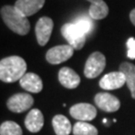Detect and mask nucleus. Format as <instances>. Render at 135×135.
Segmentation results:
<instances>
[{"mask_svg":"<svg viewBox=\"0 0 135 135\" xmlns=\"http://www.w3.org/2000/svg\"><path fill=\"white\" fill-rule=\"evenodd\" d=\"M33 97L28 93H17L7 100V107L12 112L21 113L28 110L33 105Z\"/></svg>","mask_w":135,"mask_h":135,"instance_id":"6","label":"nucleus"},{"mask_svg":"<svg viewBox=\"0 0 135 135\" xmlns=\"http://www.w3.org/2000/svg\"><path fill=\"white\" fill-rule=\"evenodd\" d=\"M74 23L77 25L85 34H88L93 28V24H92L91 20L86 16H80V17L76 18Z\"/></svg>","mask_w":135,"mask_h":135,"instance_id":"20","label":"nucleus"},{"mask_svg":"<svg viewBox=\"0 0 135 135\" xmlns=\"http://www.w3.org/2000/svg\"><path fill=\"white\" fill-rule=\"evenodd\" d=\"M70 115L79 121H90L97 115L96 108L89 103H78L70 108Z\"/></svg>","mask_w":135,"mask_h":135,"instance_id":"8","label":"nucleus"},{"mask_svg":"<svg viewBox=\"0 0 135 135\" xmlns=\"http://www.w3.org/2000/svg\"><path fill=\"white\" fill-rule=\"evenodd\" d=\"M119 71L125 75L126 84L130 90L132 98L135 99V65L128 62L122 63L119 67Z\"/></svg>","mask_w":135,"mask_h":135,"instance_id":"16","label":"nucleus"},{"mask_svg":"<svg viewBox=\"0 0 135 135\" xmlns=\"http://www.w3.org/2000/svg\"><path fill=\"white\" fill-rule=\"evenodd\" d=\"M94 101L97 106L105 112H115L120 108L119 99L114 95L106 92L96 94L94 97Z\"/></svg>","mask_w":135,"mask_h":135,"instance_id":"9","label":"nucleus"},{"mask_svg":"<svg viewBox=\"0 0 135 135\" xmlns=\"http://www.w3.org/2000/svg\"><path fill=\"white\" fill-rule=\"evenodd\" d=\"M129 17H130V21L132 22V24L135 26V8L134 9H132V11L130 12Z\"/></svg>","mask_w":135,"mask_h":135,"instance_id":"22","label":"nucleus"},{"mask_svg":"<svg viewBox=\"0 0 135 135\" xmlns=\"http://www.w3.org/2000/svg\"><path fill=\"white\" fill-rule=\"evenodd\" d=\"M72 132L74 135H97L98 130L95 126L87 123L85 121H78L73 127Z\"/></svg>","mask_w":135,"mask_h":135,"instance_id":"18","label":"nucleus"},{"mask_svg":"<svg viewBox=\"0 0 135 135\" xmlns=\"http://www.w3.org/2000/svg\"><path fill=\"white\" fill-rule=\"evenodd\" d=\"M74 50L69 44L54 46L46 52V60L50 64H60L72 57Z\"/></svg>","mask_w":135,"mask_h":135,"instance_id":"5","label":"nucleus"},{"mask_svg":"<svg viewBox=\"0 0 135 135\" xmlns=\"http://www.w3.org/2000/svg\"><path fill=\"white\" fill-rule=\"evenodd\" d=\"M0 135H22V129L14 121H5L0 126Z\"/></svg>","mask_w":135,"mask_h":135,"instance_id":"19","label":"nucleus"},{"mask_svg":"<svg viewBox=\"0 0 135 135\" xmlns=\"http://www.w3.org/2000/svg\"><path fill=\"white\" fill-rule=\"evenodd\" d=\"M44 118L43 114L39 109H32L29 111L25 119V126L30 132H39L43 127Z\"/></svg>","mask_w":135,"mask_h":135,"instance_id":"14","label":"nucleus"},{"mask_svg":"<svg viewBox=\"0 0 135 135\" xmlns=\"http://www.w3.org/2000/svg\"><path fill=\"white\" fill-rule=\"evenodd\" d=\"M125 83V75L121 71H115L104 75L99 81V86L104 90H114L121 88Z\"/></svg>","mask_w":135,"mask_h":135,"instance_id":"10","label":"nucleus"},{"mask_svg":"<svg viewBox=\"0 0 135 135\" xmlns=\"http://www.w3.org/2000/svg\"><path fill=\"white\" fill-rule=\"evenodd\" d=\"M45 0H17L15 2V8L22 14L28 17L35 14L43 7Z\"/></svg>","mask_w":135,"mask_h":135,"instance_id":"12","label":"nucleus"},{"mask_svg":"<svg viewBox=\"0 0 135 135\" xmlns=\"http://www.w3.org/2000/svg\"><path fill=\"white\" fill-rule=\"evenodd\" d=\"M87 1L91 3L89 7V16L92 19L100 20L105 18L108 15L109 8L103 0H87Z\"/></svg>","mask_w":135,"mask_h":135,"instance_id":"15","label":"nucleus"},{"mask_svg":"<svg viewBox=\"0 0 135 135\" xmlns=\"http://www.w3.org/2000/svg\"><path fill=\"white\" fill-rule=\"evenodd\" d=\"M26 62L19 56H9L0 61V79L6 83L18 81L26 74Z\"/></svg>","mask_w":135,"mask_h":135,"instance_id":"1","label":"nucleus"},{"mask_svg":"<svg viewBox=\"0 0 135 135\" xmlns=\"http://www.w3.org/2000/svg\"><path fill=\"white\" fill-rule=\"evenodd\" d=\"M127 46V57L130 59H135V38L130 37L126 42Z\"/></svg>","mask_w":135,"mask_h":135,"instance_id":"21","label":"nucleus"},{"mask_svg":"<svg viewBox=\"0 0 135 135\" xmlns=\"http://www.w3.org/2000/svg\"><path fill=\"white\" fill-rule=\"evenodd\" d=\"M53 30V21L49 17H41L35 26V35L40 46L46 45Z\"/></svg>","mask_w":135,"mask_h":135,"instance_id":"7","label":"nucleus"},{"mask_svg":"<svg viewBox=\"0 0 135 135\" xmlns=\"http://www.w3.org/2000/svg\"><path fill=\"white\" fill-rule=\"evenodd\" d=\"M61 34L66 39L68 44L76 50H80L86 41L87 34L84 33L74 22L65 23L61 27Z\"/></svg>","mask_w":135,"mask_h":135,"instance_id":"3","label":"nucleus"},{"mask_svg":"<svg viewBox=\"0 0 135 135\" xmlns=\"http://www.w3.org/2000/svg\"><path fill=\"white\" fill-rule=\"evenodd\" d=\"M58 79L61 85L68 89H74L80 84L79 75L69 67H62L59 70Z\"/></svg>","mask_w":135,"mask_h":135,"instance_id":"11","label":"nucleus"},{"mask_svg":"<svg viewBox=\"0 0 135 135\" xmlns=\"http://www.w3.org/2000/svg\"><path fill=\"white\" fill-rule=\"evenodd\" d=\"M20 86L26 91L32 93H38L43 88V83L41 78L35 73L28 72L19 80Z\"/></svg>","mask_w":135,"mask_h":135,"instance_id":"13","label":"nucleus"},{"mask_svg":"<svg viewBox=\"0 0 135 135\" xmlns=\"http://www.w3.org/2000/svg\"><path fill=\"white\" fill-rule=\"evenodd\" d=\"M105 65H106L105 56L100 52H94L88 57L85 63L84 75L89 79L97 77L104 70Z\"/></svg>","mask_w":135,"mask_h":135,"instance_id":"4","label":"nucleus"},{"mask_svg":"<svg viewBox=\"0 0 135 135\" xmlns=\"http://www.w3.org/2000/svg\"><path fill=\"white\" fill-rule=\"evenodd\" d=\"M1 18L10 30L19 35H26L30 30L27 17L16 9L15 6H3L1 8Z\"/></svg>","mask_w":135,"mask_h":135,"instance_id":"2","label":"nucleus"},{"mask_svg":"<svg viewBox=\"0 0 135 135\" xmlns=\"http://www.w3.org/2000/svg\"><path fill=\"white\" fill-rule=\"evenodd\" d=\"M52 126L56 135H69L72 131L70 121L64 115H55L52 119Z\"/></svg>","mask_w":135,"mask_h":135,"instance_id":"17","label":"nucleus"}]
</instances>
